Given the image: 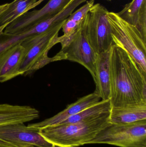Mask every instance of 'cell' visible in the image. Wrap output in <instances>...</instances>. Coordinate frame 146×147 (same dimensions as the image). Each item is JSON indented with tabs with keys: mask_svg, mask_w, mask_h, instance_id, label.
<instances>
[{
	"mask_svg": "<svg viewBox=\"0 0 146 147\" xmlns=\"http://www.w3.org/2000/svg\"><path fill=\"white\" fill-rule=\"evenodd\" d=\"M110 63L111 107L146 103V74L128 53L113 43Z\"/></svg>",
	"mask_w": 146,
	"mask_h": 147,
	"instance_id": "6da1fadb",
	"label": "cell"
},
{
	"mask_svg": "<svg viewBox=\"0 0 146 147\" xmlns=\"http://www.w3.org/2000/svg\"><path fill=\"white\" fill-rule=\"evenodd\" d=\"M109 113L89 121L45 127L39 129V133L49 142L61 147H76L89 144L109 123Z\"/></svg>",
	"mask_w": 146,
	"mask_h": 147,
	"instance_id": "7a4b0ae2",
	"label": "cell"
},
{
	"mask_svg": "<svg viewBox=\"0 0 146 147\" xmlns=\"http://www.w3.org/2000/svg\"><path fill=\"white\" fill-rule=\"evenodd\" d=\"M65 21L44 32L31 36L21 42L25 53L20 69V75H28L51 62L63 60L59 53L51 58L49 57L48 54L50 49L59 43L58 34Z\"/></svg>",
	"mask_w": 146,
	"mask_h": 147,
	"instance_id": "3957f363",
	"label": "cell"
},
{
	"mask_svg": "<svg viewBox=\"0 0 146 147\" xmlns=\"http://www.w3.org/2000/svg\"><path fill=\"white\" fill-rule=\"evenodd\" d=\"M107 17L113 43L124 48L146 74V41L140 32L117 13L109 12Z\"/></svg>",
	"mask_w": 146,
	"mask_h": 147,
	"instance_id": "277c9868",
	"label": "cell"
},
{
	"mask_svg": "<svg viewBox=\"0 0 146 147\" xmlns=\"http://www.w3.org/2000/svg\"><path fill=\"white\" fill-rule=\"evenodd\" d=\"M121 147H146V120L127 124L109 123L89 144Z\"/></svg>",
	"mask_w": 146,
	"mask_h": 147,
	"instance_id": "5b68a950",
	"label": "cell"
},
{
	"mask_svg": "<svg viewBox=\"0 0 146 147\" xmlns=\"http://www.w3.org/2000/svg\"><path fill=\"white\" fill-rule=\"evenodd\" d=\"M105 7L98 3L90 9L83 22V32L88 43L97 54L109 50L113 44L111 28Z\"/></svg>",
	"mask_w": 146,
	"mask_h": 147,
	"instance_id": "8992f818",
	"label": "cell"
},
{
	"mask_svg": "<svg viewBox=\"0 0 146 147\" xmlns=\"http://www.w3.org/2000/svg\"><path fill=\"white\" fill-rule=\"evenodd\" d=\"M83 22L78 31L72 36H62L63 46L60 52L63 54L65 60L75 62L85 68L92 76L94 81L97 53L87 40L82 29Z\"/></svg>",
	"mask_w": 146,
	"mask_h": 147,
	"instance_id": "52a82bcc",
	"label": "cell"
},
{
	"mask_svg": "<svg viewBox=\"0 0 146 147\" xmlns=\"http://www.w3.org/2000/svg\"><path fill=\"white\" fill-rule=\"evenodd\" d=\"M0 142L20 147H61L48 141L39 129L21 123L0 127Z\"/></svg>",
	"mask_w": 146,
	"mask_h": 147,
	"instance_id": "ba28073f",
	"label": "cell"
},
{
	"mask_svg": "<svg viewBox=\"0 0 146 147\" xmlns=\"http://www.w3.org/2000/svg\"><path fill=\"white\" fill-rule=\"evenodd\" d=\"M73 0H49L39 10L27 12L9 23L8 28L12 34L27 31L44 21L52 18L63 10Z\"/></svg>",
	"mask_w": 146,
	"mask_h": 147,
	"instance_id": "9c48e42d",
	"label": "cell"
},
{
	"mask_svg": "<svg viewBox=\"0 0 146 147\" xmlns=\"http://www.w3.org/2000/svg\"><path fill=\"white\" fill-rule=\"evenodd\" d=\"M101 98L94 92L79 98L74 102L68 105L62 111L52 117L36 123L28 125V127L39 129L48 126L58 124L69 117L74 115L85 109L98 102Z\"/></svg>",
	"mask_w": 146,
	"mask_h": 147,
	"instance_id": "30bf717a",
	"label": "cell"
},
{
	"mask_svg": "<svg viewBox=\"0 0 146 147\" xmlns=\"http://www.w3.org/2000/svg\"><path fill=\"white\" fill-rule=\"evenodd\" d=\"M25 53V48L19 44L0 55V83L20 75V69Z\"/></svg>",
	"mask_w": 146,
	"mask_h": 147,
	"instance_id": "8fae6325",
	"label": "cell"
},
{
	"mask_svg": "<svg viewBox=\"0 0 146 147\" xmlns=\"http://www.w3.org/2000/svg\"><path fill=\"white\" fill-rule=\"evenodd\" d=\"M39 117V111L30 106L0 104V127L25 123L38 119Z\"/></svg>",
	"mask_w": 146,
	"mask_h": 147,
	"instance_id": "7c38bea8",
	"label": "cell"
},
{
	"mask_svg": "<svg viewBox=\"0 0 146 147\" xmlns=\"http://www.w3.org/2000/svg\"><path fill=\"white\" fill-rule=\"evenodd\" d=\"M110 49L97 54L95 64L96 89L94 92L102 100L110 99Z\"/></svg>",
	"mask_w": 146,
	"mask_h": 147,
	"instance_id": "4fadbf2b",
	"label": "cell"
},
{
	"mask_svg": "<svg viewBox=\"0 0 146 147\" xmlns=\"http://www.w3.org/2000/svg\"><path fill=\"white\" fill-rule=\"evenodd\" d=\"M117 13L123 20L135 27L146 41V0H133Z\"/></svg>",
	"mask_w": 146,
	"mask_h": 147,
	"instance_id": "5bb4252c",
	"label": "cell"
},
{
	"mask_svg": "<svg viewBox=\"0 0 146 147\" xmlns=\"http://www.w3.org/2000/svg\"><path fill=\"white\" fill-rule=\"evenodd\" d=\"M146 120V103L122 107H111L109 122L115 124H127Z\"/></svg>",
	"mask_w": 146,
	"mask_h": 147,
	"instance_id": "9a60e30c",
	"label": "cell"
},
{
	"mask_svg": "<svg viewBox=\"0 0 146 147\" xmlns=\"http://www.w3.org/2000/svg\"><path fill=\"white\" fill-rule=\"evenodd\" d=\"M111 108L110 99L101 100L79 113L68 117L57 124H69L93 121L109 114Z\"/></svg>",
	"mask_w": 146,
	"mask_h": 147,
	"instance_id": "2e32d148",
	"label": "cell"
},
{
	"mask_svg": "<svg viewBox=\"0 0 146 147\" xmlns=\"http://www.w3.org/2000/svg\"><path fill=\"white\" fill-rule=\"evenodd\" d=\"M48 29L47 23L43 21L19 34H8L2 31L0 32V55L12 47L21 44L26 39L44 32Z\"/></svg>",
	"mask_w": 146,
	"mask_h": 147,
	"instance_id": "e0dca14e",
	"label": "cell"
},
{
	"mask_svg": "<svg viewBox=\"0 0 146 147\" xmlns=\"http://www.w3.org/2000/svg\"><path fill=\"white\" fill-rule=\"evenodd\" d=\"M38 4L37 0H14L0 16V27L7 26Z\"/></svg>",
	"mask_w": 146,
	"mask_h": 147,
	"instance_id": "ac0fdd59",
	"label": "cell"
},
{
	"mask_svg": "<svg viewBox=\"0 0 146 147\" xmlns=\"http://www.w3.org/2000/svg\"><path fill=\"white\" fill-rule=\"evenodd\" d=\"M95 0H87L82 7L73 12L66 20L62 29L65 36H70L80 28L90 9L95 3Z\"/></svg>",
	"mask_w": 146,
	"mask_h": 147,
	"instance_id": "d6986e66",
	"label": "cell"
},
{
	"mask_svg": "<svg viewBox=\"0 0 146 147\" xmlns=\"http://www.w3.org/2000/svg\"><path fill=\"white\" fill-rule=\"evenodd\" d=\"M8 5L9 3L0 5V16L3 13V12L7 8Z\"/></svg>",
	"mask_w": 146,
	"mask_h": 147,
	"instance_id": "ffe728a7",
	"label": "cell"
},
{
	"mask_svg": "<svg viewBox=\"0 0 146 147\" xmlns=\"http://www.w3.org/2000/svg\"><path fill=\"white\" fill-rule=\"evenodd\" d=\"M0 147H20L15 146H12V145H7V144H2L0 143Z\"/></svg>",
	"mask_w": 146,
	"mask_h": 147,
	"instance_id": "44dd1931",
	"label": "cell"
},
{
	"mask_svg": "<svg viewBox=\"0 0 146 147\" xmlns=\"http://www.w3.org/2000/svg\"><path fill=\"white\" fill-rule=\"evenodd\" d=\"M107 1H111V0H107Z\"/></svg>",
	"mask_w": 146,
	"mask_h": 147,
	"instance_id": "7402d4cb",
	"label": "cell"
}]
</instances>
